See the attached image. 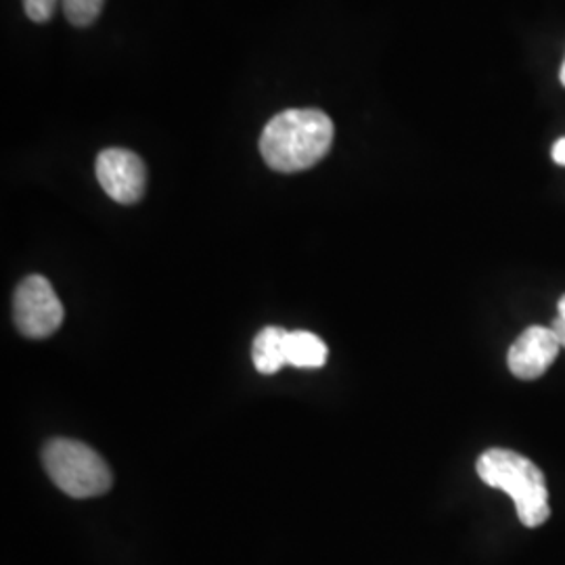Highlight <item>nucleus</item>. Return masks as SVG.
<instances>
[{
    "mask_svg": "<svg viewBox=\"0 0 565 565\" xmlns=\"http://www.w3.org/2000/svg\"><path fill=\"white\" fill-rule=\"evenodd\" d=\"M60 0H23L25 15L36 23H44L55 15Z\"/></svg>",
    "mask_w": 565,
    "mask_h": 565,
    "instance_id": "obj_10",
    "label": "nucleus"
},
{
    "mask_svg": "<svg viewBox=\"0 0 565 565\" xmlns=\"http://www.w3.org/2000/svg\"><path fill=\"white\" fill-rule=\"evenodd\" d=\"M13 317L25 338H51L63 323V306L51 281L41 275L23 279L13 298Z\"/></svg>",
    "mask_w": 565,
    "mask_h": 565,
    "instance_id": "obj_4",
    "label": "nucleus"
},
{
    "mask_svg": "<svg viewBox=\"0 0 565 565\" xmlns=\"http://www.w3.org/2000/svg\"><path fill=\"white\" fill-rule=\"evenodd\" d=\"M553 162L565 166V139H559L553 145Z\"/></svg>",
    "mask_w": 565,
    "mask_h": 565,
    "instance_id": "obj_12",
    "label": "nucleus"
},
{
    "mask_svg": "<svg viewBox=\"0 0 565 565\" xmlns=\"http://www.w3.org/2000/svg\"><path fill=\"white\" fill-rule=\"evenodd\" d=\"M327 363V345L310 331H289L287 364L298 369H319Z\"/></svg>",
    "mask_w": 565,
    "mask_h": 565,
    "instance_id": "obj_8",
    "label": "nucleus"
},
{
    "mask_svg": "<svg viewBox=\"0 0 565 565\" xmlns=\"http://www.w3.org/2000/svg\"><path fill=\"white\" fill-rule=\"evenodd\" d=\"M97 181L103 191L121 205L137 203L145 193L147 168L135 151L109 147L97 156Z\"/></svg>",
    "mask_w": 565,
    "mask_h": 565,
    "instance_id": "obj_5",
    "label": "nucleus"
},
{
    "mask_svg": "<svg viewBox=\"0 0 565 565\" xmlns=\"http://www.w3.org/2000/svg\"><path fill=\"white\" fill-rule=\"evenodd\" d=\"M557 310H559V315H557V317L565 319V296L559 300V303H557Z\"/></svg>",
    "mask_w": 565,
    "mask_h": 565,
    "instance_id": "obj_13",
    "label": "nucleus"
},
{
    "mask_svg": "<svg viewBox=\"0 0 565 565\" xmlns=\"http://www.w3.org/2000/svg\"><path fill=\"white\" fill-rule=\"evenodd\" d=\"M551 329H553V333H555V338H557V342L562 348H565V319L562 317H557L553 324H551Z\"/></svg>",
    "mask_w": 565,
    "mask_h": 565,
    "instance_id": "obj_11",
    "label": "nucleus"
},
{
    "mask_svg": "<svg viewBox=\"0 0 565 565\" xmlns=\"http://www.w3.org/2000/svg\"><path fill=\"white\" fill-rule=\"evenodd\" d=\"M478 476L484 484L503 490L525 527H539L551 518L548 488L539 465L509 448H490L478 459Z\"/></svg>",
    "mask_w": 565,
    "mask_h": 565,
    "instance_id": "obj_2",
    "label": "nucleus"
},
{
    "mask_svg": "<svg viewBox=\"0 0 565 565\" xmlns=\"http://www.w3.org/2000/svg\"><path fill=\"white\" fill-rule=\"evenodd\" d=\"M42 463L55 486L74 499L102 497L114 482L102 457L78 440H51L42 450Z\"/></svg>",
    "mask_w": 565,
    "mask_h": 565,
    "instance_id": "obj_3",
    "label": "nucleus"
},
{
    "mask_svg": "<svg viewBox=\"0 0 565 565\" xmlns=\"http://www.w3.org/2000/svg\"><path fill=\"white\" fill-rule=\"evenodd\" d=\"M559 81H562V84L565 86V61L564 65H562V72H559Z\"/></svg>",
    "mask_w": 565,
    "mask_h": 565,
    "instance_id": "obj_14",
    "label": "nucleus"
},
{
    "mask_svg": "<svg viewBox=\"0 0 565 565\" xmlns=\"http://www.w3.org/2000/svg\"><path fill=\"white\" fill-rule=\"evenodd\" d=\"M333 132V121L321 109H287L264 126L260 153L277 172H302L329 153Z\"/></svg>",
    "mask_w": 565,
    "mask_h": 565,
    "instance_id": "obj_1",
    "label": "nucleus"
},
{
    "mask_svg": "<svg viewBox=\"0 0 565 565\" xmlns=\"http://www.w3.org/2000/svg\"><path fill=\"white\" fill-rule=\"evenodd\" d=\"M105 0H61L63 13L76 28H86L102 15Z\"/></svg>",
    "mask_w": 565,
    "mask_h": 565,
    "instance_id": "obj_9",
    "label": "nucleus"
},
{
    "mask_svg": "<svg viewBox=\"0 0 565 565\" xmlns=\"http://www.w3.org/2000/svg\"><path fill=\"white\" fill-rule=\"evenodd\" d=\"M287 338L289 331H285L282 327H264L256 335L252 348V361L260 373L273 375L287 364Z\"/></svg>",
    "mask_w": 565,
    "mask_h": 565,
    "instance_id": "obj_7",
    "label": "nucleus"
},
{
    "mask_svg": "<svg viewBox=\"0 0 565 565\" xmlns=\"http://www.w3.org/2000/svg\"><path fill=\"white\" fill-rule=\"evenodd\" d=\"M562 345L551 327L532 324L513 342L507 354L509 371L518 380H539L555 363Z\"/></svg>",
    "mask_w": 565,
    "mask_h": 565,
    "instance_id": "obj_6",
    "label": "nucleus"
}]
</instances>
